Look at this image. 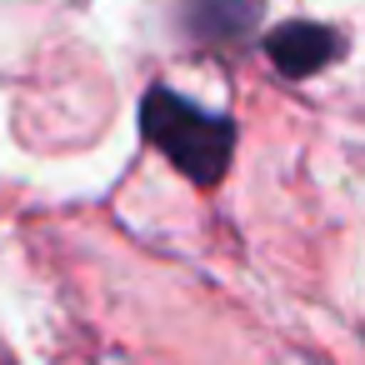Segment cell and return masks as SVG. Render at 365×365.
Here are the masks:
<instances>
[{"mask_svg": "<svg viewBox=\"0 0 365 365\" xmlns=\"http://www.w3.org/2000/svg\"><path fill=\"white\" fill-rule=\"evenodd\" d=\"M340 51H345L340 31L315 26V21H290V26H275V31L265 36V56H270V66H275L280 76H290V81L315 76V71L330 66Z\"/></svg>", "mask_w": 365, "mask_h": 365, "instance_id": "cell-2", "label": "cell"}, {"mask_svg": "<svg viewBox=\"0 0 365 365\" xmlns=\"http://www.w3.org/2000/svg\"><path fill=\"white\" fill-rule=\"evenodd\" d=\"M140 130L145 140L195 185H215L235 155V120L205 106H190L170 86H150L140 101Z\"/></svg>", "mask_w": 365, "mask_h": 365, "instance_id": "cell-1", "label": "cell"}, {"mask_svg": "<svg viewBox=\"0 0 365 365\" xmlns=\"http://www.w3.org/2000/svg\"><path fill=\"white\" fill-rule=\"evenodd\" d=\"M0 365H16V355H11L6 345H0Z\"/></svg>", "mask_w": 365, "mask_h": 365, "instance_id": "cell-4", "label": "cell"}, {"mask_svg": "<svg viewBox=\"0 0 365 365\" xmlns=\"http://www.w3.org/2000/svg\"><path fill=\"white\" fill-rule=\"evenodd\" d=\"M260 21V0H185V31L210 46H230L250 36Z\"/></svg>", "mask_w": 365, "mask_h": 365, "instance_id": "cell-3", "label": "cell"}]
</instances>
